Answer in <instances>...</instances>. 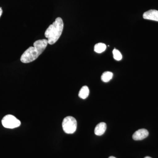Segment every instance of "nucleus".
Wrapping results in <instances>:
<instances>
[{
	"instance_id": "1",
	"label": "nucleus",
	"mask_w": 158,
	"mask_h": 158,
	"mask_svg": "<svg viewBox=\"0 0 158 158\" xmlns=\"http://www.w3.org/2000/svg\"><path fill=\"white\" fill-rule=\"evenodd\" d=\"M48 44V40H39L34 42V47H30L24 52L21 57L23 63H27L33 62L42 53Z\"/></svg>"
},
{
	"instance_id": "2",
	"label": "nucleus",
	"mask_w": 158,
	"mask_h": 158,
	"mask_svg": "<svg viewBox=\"0 0 158 158\" xmlns=\"http://www.w3.org/2000/svg\"><path fill=\"white\" fill-rule=\"evenodd\" d=\"M64 27L62 18L58 17L52 24L50 25L45 31V37L48 38L49 44L52 45L57 42L62 35Z\"/></svg>"
},
{
	"instance_id": "3",
	"label": "nucleus",
	"mask_w": 158,
	"mask_h": 158,
	"mask_svg": "<svg viewBox=\"0 0 158 158\" xmlns=\"http://www.w3.org/2000/svg\"><path fill=\"white\" fill-rule=\"evenodd\" d=\"M62 127L63 131L66 134H73L77 130L76 119L73 116H67L62 121Z\"/></svg>"
},
{
	"instance_id": "4",
	"label": "nucleus",
	"mask_w": 158,
	"mask_h": 158,
	"mask_svg": "<svg viewBox=\"0 0 158 158\" xmlns=\"http://www.w3.org/2000/svg\"><path fill=\"white\" fill-rule=\"evenodd\" d=\"M2 123L3 127L6 128H15L19 127L21 125L20 120L11 115H7L4 116L2 119Z\"/></svg>"
},
{
	"instance_id": "5",
	"label": "nucleus",
	"mask_w": 158,
	"mask_h": 158,
	"mask_svg": "<svg viewBox=\"0 0 158 158\" xmlns=\"http://www.w3.org/2000/svg\"><path fill=\"white\" fill-rule=\"evenodd\" d=\"M148 135L149 133L147 130L145 129H141L135 132L133 134L132 138L135 141H140L147 138Z\"/></svg>"
},
{
	"instance_id": "6",
	"label": "nucleus",
	"mask_w": 158,
	"mask_h": 158,
	"mask_svg": "<svg viewBox=\"0 0 158 158\" xmlns=\"http://www.w3.org/2000/svg\"><path fill=\"white\" fill-rule=\"evenodd\" d=\"M143 17L144 19L158 22V11L154 9L148 10L143 14Z\"/></svg>"
},
{
	"instance_id": "7",
	"label": "nucleus",
	"mask_w": 158,
	"mask_h": 158,
	"mask_svg": "<svg viewBox=\"0 0 158 158\" xmlns=\"http://www.w3.org/2000/svg\"><path fill=\"white\" fill-rule=\"evenodd\" d=\"M106 124L105 123H98L94 129V134L98 136H101L104 134L106 130Z\"/></svg>"
},
{
	"instance_id": "8",
	"label": "nucleus",
	"mask_w": 158,
	"mask_h": 158,
	"mask_svg": "<svg viewBox=\"0 0 158 158\" xmlns=\"http://www.w3.org/2000/svg\"><path fill=\"white\" fill-rule=\"evenodd\" d=\"M89 94V89L87 86H83L79 93V97L80 98L82 99H85L87 98Z\"/></svg>"
},
{
	"instance_id": "9",
	"label": "nucleus",
	"mask_w": 158,
	"mask_h": 158,
	"mask_svg": "<svg viewBox=\"0 0 158 158\" xmlns=\"http://www.w3.org/2000/svg\"><path fill=\"white\" fill-rule=\"evenodd\" d=\"M106 48V45L104 43H99L94 45V51L98 53H101L104 52Z\"/></svg>"
},
{
	"instance_id": "10",
	"label": "nucleus",
	"mask_w": 158,
	"mask_h": 158,
	"mask_svg": "<svg viewBox=\"0 0 158 158\" xmlns=\"http://www.w3.org/2000/svg\"><path fill=\"white\" fill-rule=\"evenodd\" d=\"M113 73L110 71L105 72L102 74L101 79L102 81L108 82L113 78Z\"/></svg>"
},
{
	"instance_id": "11",
	"label": "nucleus",
	"mask_w": 158,
	"mask_h": 158,
	"mask_svg": "<svg viewBox=\"0 0 158 158\" xmlns=\"http://www.w3.org/2000/svg\"><path fill=\"white\" fill-rule=\"evenodd\" d=\"M113 58L116 61H120L122 59V55L118 50L114 49L113 50Z\"/></svg>"
},
{
	"instance_id": "12",
	"label": "nucleus",
	"mask_w": 158,
	"mask_h": 158,
	"mask_svg": "<svg viewBox=\"0 0 158 158\" xmlns=\"http://www.w3.org/2000/svg\"><path fill=\"white\" fill-rule=\"evenodd\" d=\"M2 7H0V17H1V15L2 14Z\"/></svg>"
},
{
	"instance_id": "13",
	"label": "nucleus",
	"mask_w": 158,
	"mask_h": 158,
	"mask_svg": "<svg viewBox=\"0 0 158 158\" xmlns=\"http://www.w3.org/2000/svg\"><path fill=\"white\" fill-rule=\"evenodd\" d=\"M109 158H115V157H114V156H110V157H109Z\"/></svg>"
},
{
	"instance_id": "14",
	"label": "nucleus",
	"mask_w": 158,
	"mask_h": 158,
	"mask_svg": "<svg viewBox=\"0 0 158 158\" xmlns=\"http://www.w3.org/2000/svg\"><path fill=\"white\" fill-rule=\"evenodd\" d=\"M144 158H152L150 157H149V156H146V157H144Z\"/></svg>"
}]
</instances>
